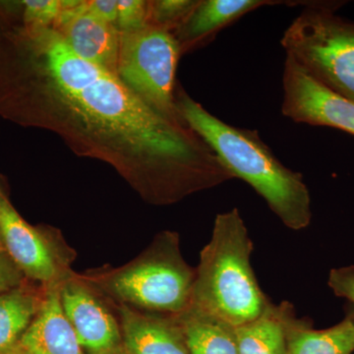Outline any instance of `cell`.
<instances>
[{
	"instance_id": "cell-1",
	"label": "cell",
	"mask_w": 354,
	"mask_h": 354,
	"mask_svg": "<svg viewBox=\"0 0 354 354\" xmlns=\"http://www.w3.org/2000/svg\"><path fill=\"white\" fill-rule=\"evenodd\" d=\"M0 116L57 135L111 165L146 201L169 205L234 177L190 127L167 120L51 26L0 17Z\"/></svg>"
},
{
	"instance_id": "cell-2",
	"label": "cell",
	"mask_w": 354,
	"mask_h": 354,
	"mask_svg": "<svg viewBox=\"0 0 354 354\" xmlns=\"http://www.w3.org/2000/svg\"><path fill=\"white\" fill-rule=\"evenodd\" d=\"M176 102L184 123L201 137L234 178L248 183L286 227H308L311 198L304 176L281 164L258 131L228 124L183 88L176 91Z\"/></svg>"
},
{
	"instance_id": "cell-3",
	"label": "cell",
	"mask_w": 354,
	"mask_h": 354,
	"mask_svg": "<svg viewBox=\"0 0 354 354\" xmlns=\"http://www.w3.org/2000/svg\"><path fill=\"white\" fill-rule=\"evenodd\" d=\"M253 242L236 208L216 216L195 276L190 306L234 327L262 315L271 302L251 267Z\"/></svg>"
},
{
	"instance_id": "cell-4",
	"label": "cell",
	"mask_w": 354,
	"mask_h": 354,
	"mask_svg": "<svg viewBox=\"0 0 354 354\" xmlns=\"http://www.w3.org/2000/svg\"><path fill=\"white\" fill-rule=\"evenodd\" d=\"M304 3L281 39L286 57L325 87L354 102V22L335 14L341 2Z\"/></svg>"
},
{
	"instance_id": "cell-5",
	"label": "cell",
	"mask_w": 354,
	"mask_h": 354,
	"mask_svg": "<svg viewBox=\"0 0 354 354\" xmlns=\"http://www.w3.org/2000/svg\"><path fill=\"white\" fill-rule=\"evenodd\" d=\"M195 276L181 257L177 235L165 232L146 256L114 274L108 285L127 304L178 315L190 307Z\"/></svg>"
},
{
	"instance_id": "cell-6",
	"label": "cell",
	"mask_w": 354,
	"mask_h": 354,
	"mask_svg": "<svg viewBox=\"0 0 354 354\" xmlns=\"http://www.w3.org/2000/svg\"><path fill=\"white\" fill-rule=\"evenodd\" d=\"M183 55L171 32L149 25L120 32L116 75L140 99L167 120L184 123L176 108V73Z\"/></svg>"
},
{
	"instance_id": "cell-7",
	"label": "cell",
	"mask_w": 354,
	"mask_h": 354,
	"mask_svg": "<svg viewBox=\"0 0 354 354\" xmlns=\"http://www.w3.org/2000/svg\"><path fill=\"white\" fill-rule=\"evenodd\" d=\"M283 90L281 113L286 118L354 136V102L325 87L288 57L283 66Z\"/></svg>"
},
{
	"instance_id": "cell-8",
	"label": "cell",
	"mask_w": 354,
	"mask_h": 354,
	"mask_svg": "<svg viewBox=\"0 0 354 354\" xmlns=\"http://www.w3.org/2000/svg\"><path fill=\"white\" fill-rule=\"evenodd\" d=\"M85 4L86 1L62 0V13L53 27L79 57L116 74L120 30L87 12Z\"/></svg>"
},
{
	"instance_id": "cell-9",
	"label": "cell",
	"mask_w": 354,
	"mask_h": 354,
	"mask_svg": "<svg viewBox=\"0 0 354 354\" xmlns=\"http://www.w3.org/2000/svg\"><path fill=\"white\" fill-rule=\"evenodd\" d=\"M60 299L84 353H120L122 346L120 326L91 291L75 281H66L60 286Z\"/></svg>"
},
{
	"instance_id": "cell-10",
	"label": "cell",
	"mask_w": 354,
	"mask_h": 354,
	"mask_svg": "<svg viewBox=\"0 0 354 354\" xmlns=\"http://www.w3.org/2000/svg\"><path fill=\"white\" fill-rule=\"evenodd\" d=\"M0 232L11 260L30 278L55 283L58 267L55 254L36 228L23 220L0 189Z\"/></svg>"
},
{
	"instance_id": "cell-11",
	"label": "cell",
	"mask_w": 354,
	"mask_h": 354,
	"mask_svg": "<svg viewBox=\"0 0 354 354\" xmlns=\"http://www.w3.org/2000/svg\"><path fill=\"white\" fill-rule=\"evenodd\" d=\"M120 316L125 353L190 354L176 315H145L124 306Z\"/></svg>"
},
{
	"instance_id": "cell-12",
	"label": "cell",
	"mask_w": 354,
	"mask_h": 354,
	"mask_svg": "<svg viewBox=\"0 0 354 354\" xmlns=\"http://www.w3.org/2000/svg\"><path fill=\"white\" fill-rule=\"evenodd\" d=\"M19 344L30 354H85L65 315L60 286L53 285L41 300L38 314Z\"/></svg>"
},
{
	"instance_id": "cell-13",
	"label": "cell",
	"mask_w": 354,
	"mask_h": 354,
	"mask_svg": "<svg viewBox=\"0 0 354 354\" xmlns=\"http://www.w3.org/2000/svg\"><path fill=\"white\" fill-rule=\"evenodd\" d=\"M285 3L288 2L277 0H198L192 12L172 34L184 53L213 39L223 28L251 11Z\"/></svg>"
},
{
	"instance_id": "cell-14",
	"label": "cell",
	"mask_w": 354,
	"mask_h": 354,
	"mask_svg": "<svg viewBox=\"0 0 354 354\" xmlns=\"http://www.w3.org/2000/svg\"><path fill=\"white\" fill-rule=\"evenodd\" d=\"M295 318L288 302L270 304L255 320L235 328L239 354H288V329Z\"/></svg>"
},
{
	"instance_id": "cell-15",
	"label": "cell",
	"mask_w": 354,
	"mask_h": 354,
	"mask_svg": "<svg viewBox=\"0 0 354 354\" xmlns=\"http://www.w3.org/2000/svg\"><path fill=\"white\" fill-rule=\"evenodd\" d=\"M190 354H239L235 327L190 306L176 315Z\"/></svg>"
},
{
	"instance_id": "cell-16",
	"label": "cell",
	"mask_w": 354,
	"mask_h": 354,
	"mask_svg": "<svg viewBox=\"0 0 354 354\" xmlns=\"http://www.w3.org/2000/svg\"><path fill=\"white\" fill-rule=\"evenodd\" d=\"M308 321L295 317L288 329V354H351L354 353V308L346 318L325 330H314Z\"/></svg>"
},
{
	"instance_id": "cell-17",
	"label": "cell",
	"mask_w": 354,
	"mask_h": 354,
	"mask_svg": "<svg viewBox=\"0 0 354 354\" xmlns=\"http://www.w3.org/2000/svg\"><path fill=\"white\" fill-rule=\"evenodd\" d=\"M41 304L38 297L20 288L0 295V354L19 344Z\"/></svg>"
},
{
	"instance_id": "cell-18",
	"label": "cell",
	"mask_w": 354,
	"mask_h": 354,
	"mask_svg": "<svg viewBox=\"0 0 354 354\" xmlns=\"http://www.w3.org/2000/svg\"><path fill=\"white\" fill-rule=\"evenodd\" d=\"M198 0L150 1V25L174 32L197 6Z\"/></svg>"
},
{
	"instance_id": "cell-19",
	"label": "cell",
	"mask_w": 354,
	"mask_h": 354,
	"mask_svg": "<svg viewBox=\"0 0 354 354\" xmlns=\"http://www.w3.org/2000/svg\"><path fill=\"white\" fill-rule=\"evenodd\" d=\"M116 27L120 32L138 31L150 25V1L118 0Z\"/></svg>"
},
{
	"instance_id": "cell-20",
	"label": "cell",
	"mask_w": 354,
	"mask_h": 354,
	"mask_svg": "<svg viewBox=\"0 0 354 354\" xmlns=\"http://www.w3.org/2000/svg\"><path fill=\"white\" fill-rule=\"evenodd\" d=\"M328 285L337 297L346 298L354 306V266L333 269Z\"/></svg>"
},
{
	"instance_id": "cell-21",
	"label": "cell",
	"mask_w": 354,
	"mask_h": 354,
	"mask_svg": "<svg viewBox=\"0 0 354 354\" xmlns=\"http://www.w3.org/2000/svg\"><path fill=\"white\" fill-rule=\"evenodd\" d=\"M85 9L97 19L116 26L118 14V2L116 0L86 1Z\"/></svg>"
},
{
	"instance_id": "cell-22",
	"label": "cell",
	"mask_w": 354,
	"mask_h": 354,
	"mask_svg": "<svg viewBox=\"0 0 354 354\" xmlns=\"http://www.w3.org/2000/svg\"><path fill=\"white\" fill-rule=\"evenodd\" d=\"M20 269L3 254H0V295L14 290L20 283Z\"/></svg>"
},
{
	"instance_id": "cell-23",
	"label": "cell",
	"mask_w": 354,
	"mask_h": 354,
	"mask_svg": "<svg viewBox=\"0 0 354 354\" xmlns=\"http://www.w3.org/2000/svg\"><path fill=\"white\" fill-rule=\"evenodd\" d=\"M1 354H30L28 351H26L22 346H20L19 344L14 346L12 348L9 349V351H6V353Z\"/></svg>"
},
{
	"instance_id": "cell-24",
	"label": "cell",
	"mask_w": 354,
	"mask_h": 354,
	"mask_svg": "<svg viewBox=\"0 0 354 354\" xmlns=\"http://www.w3.org/2000/svg\"><path fill=\"white\" fill-rule=\"evenodd\" d=\"M4 249H6V247H4L3 241H2L1 232H0V254L3 252Z\"/></svg>"
}]
</instances>
